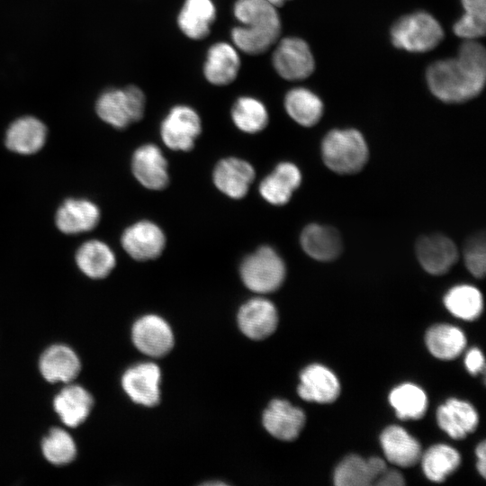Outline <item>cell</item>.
<instances>
[{
	"label": "cell",
	"mask_w": 486,
	"mask_h": 486,
	"mask_svg": "<svg viewBox=\"0 0 486 486\" xmlns=\"http://www.w3.org/2000/svg\"><path fill=\"white\" fill-rule=\"evenodd\" d=\"M485 78L486 51L476 40H465L455 58L436 61L427 71L430 91L446 103H462L477 96Z\"/></svg>",
	"instance_id": "1"
},
{
	"label": "cell",
	"mask_w": 486,
	"mask_h": 486,
	"mask_svg": "<svg viewBox=\"0 0 486 486\" xmlns=\"http://www.w3.org/2000/svg\"><path fill=\"white\" fill-rule=\"evenodd\" d=\"M234 15L241 25L232 29L231 39L244 53L260 55L276 43L281 20L276 7L266 0H237Z\"/></svg>",
	"instance_id": "2"
},
{
	"label": "cell",
	"mask_w": 486,
	"mask_h": 486,
	"mask_svg": "<svg viewBox=\"0 0 486 486\" xmlns=\"http://www.w3.org/2000/svg\"><path fill=\"white\" fill-rule=\"evenodd\" d=\"M321 152L326 166L339 174L356 173L368 158L364 138L352 129L329 131L323 139Z\"/></svg>",
	"instance_id": "3"
},
{
	"label": "cell",
	"mask_w": 486,
	"mask_h": 486,
	"mask_svg": "<svg viewBox=\"0 0 486 486\" xmlns=\"http://www.w3.org/2000/svg\"><path fill=\"white\" fill-rule=\"evenodd\" d=\"M393 45L410 52H426L436 48L444 37L440 23L426 12L400 18L392 26Z\"/></svg>",
	"instance_id": "4"
},
{
	"label": "cell",
	"mask_w": 486,
	"mask_h": 486,
	"mask_svg": "<svg viewBox=\"0 0 486 486\" xmlns=\"http://www.w3.org/2000/svg\"><path fill=\"white\" fill-rule=\"evenodd\" d=\"M145 106L144 93L130 85L122 89L104 91L96 102V112L106 123L123 129L142 119Z\"/></svg>",
	"instance_id": "5"
},
{
	"label": "cell",
	"mask_w": 486,
	"mask_h": 486,
	"mask_svg": "<svg viewBox=\"0 0 486 486\" xmlns=\"http://www.w3.org/2000/svg\"><path fill=\"white\" fill-rule=\"evenodd\" d=\"M244 284L253 292H271L278 289L285 277V266L272 248L263 246L248 256L240 266Z\"/></svg>",
	"instance_id": "6"
},
{
	"label": "cell",
	"mask_w": 486,
	"mask_h": 486,
	"mask_svg": "<svg viewBox=\"0 0 486 486\" xmlns=\"http://www.w3.org/2000/svg\"><path fill=\"white\" fill-rule=\"evenodd\" d=\"M274 68L286 80H302L310 76L315 61L306 41L297 37L281 40L272 55Z\"/></svg>",
	"instance_id": "7"
},
{
	"label": "cell",
	"mask_w": 486,
	"mask_h": 486,
	"mask_svg": "<svg viewBox=\"0 0 486 486\" xmlns=\"http://www.w3.org/2000/svg\"><path fill=\"white\" fill-rule=\"evenodd\" d=\"M201 130L200 116L187 105L174 106L160 126V135L165 145L176 151L191 150Z\"/></svg>",
	"instance_id": "8"
},
{
	"label": "cell",
	"mask_w": 486,
	"mask_h": 486,
	"mask_svg": "<svg viewBox=\"0 0 486 486\" xmlns=\"http://www.w3.org/2000/svg\"><path fill=\"white\" fill-rule=\"evenodd\" d=\"M121 240L123 249L140 261L158 257L166 245L163 230L149 220H140L128 227Z\"/></svg>",
	"instance_id": "9"
},
{
	"label": "cell",
	"mask_w": 486,
	"mask_h": 486,
	"mask_svg": "<svg viewBox=\"0 0 486 486\" xmlns=\"http://www.w3.org/2000/svg\"><path fill=\"white\" fill-rule=\"evenodd\" d=\"M132 339L142 353L154 356L166 355L174 345V336L169 325L157 315L139 319L132 328Z\"/></svg>",
	"instance_id": "10"
},
{
	"label": "cell",
	"mask_w": 486,
	"mask_h": 486,
	"mask_svg": "<svg viewBox=\"0 0 486 486\" xmlns=\"http://www.w3.org/2000/svg\"><path fill=\"white\" fill-rule=\"evenodd\" d=\"M131 169L139 183L148 189L161 190L169 182L166 159L154 144H145L135 150Z\"/></svg>",
	"instance_id": "11"
},
{
	"label": "cell",
	"mask_w": 486,
	"mask_h": 486,
	"mask_svg": "<svg viewBox=\"0 0 486 486\" xmlns=\"http://www.w3.org/2000/svg\"><path fill=\"white\" fill-rule=\"evenodd\" d=\"M160 369L153 363H143L128 369L122 379V387L136 403L155 406L159 401Z\"/></svg>",
	"instance_id": "12"
},
{
	"label": "cell",
	"mask_w": 486,
	"mask_h": 486,
	"mask_svg": "<svg viewBox=\"0 0 486 486\" xmlns=\"http://www.w3.org/2000/svg\"><path fill=\"white\" fill-rule=\"evenodd\" d=\"M213 182L219 191L233 199L243 198L255 178L254 167L238 158H226L213 170Z\"/></svg>",
	"instance_id": "13"
},
{
	"label": "cell",
	"mask_w": 486,
	"mask_h": 486,
	"mask_svg": "<svg viewBox=\"0 0 486 486\" xmlns=\"http://www.w3.org/2000/svg\"><path fill=\"white\" fill-rule=\"evenodd\" d=\"M238 323L247 337L263 339L275 330L278 323L277 310L270 301L254 298L240 307Z\"/></svg>",
	"instance_id": "14"
},
{
	"label": "cell",
	"mask_w": 486,
	"mask_h": 486,
	"mask_svg": "<svg viewBox=\"0 0 486 486\" xmlns=\"http://www.w3.org/2000/svg\"><path fill=\"white\" fill-rule=\"evenodd\" d=\"M339 393V382L328 367L313 364L302 371L298 394L304 400L330 403L337 400Z\"/></svg>",
	"instance_id": "15"
},
{
	"label": "cell",
	"mask_w": 486,
	"mask_h": 486,
	"mask_svg": "<svg viewBox=\"0 0 486 486\" xmlns=\"http://www.w3.org/2000/svg\"><path fill=\"white\" fill-rule=\"evenodd\" d=\"M304 423V412L281 399L272 400L263 415L266 429L273 436L284 441L295 439Z\"/></svg>",
	"instance_id": "16"
},
{
	"label": "cell",
	"mask_w": 486,
	"mask_h": 486,
	"mask_svg": "<svg viewBox=\"0 0 486 486\" xmlns=\"http://www.w3.org/2000/svg\"><path fill=\"white\" fill-rule=\"evenodd\" d=\"M416 254L422 267L431 274H443L454 265L458 252L454 242L442 235L421 238Z\"/></svg>",
	"instance_id": "17"
},
{
	"label": "cell",
	"mask_w": 486,
	"mask_h": 486,
	"mask_svg": "<svg viewBox=\"0 0 486 486\" xmlns=\"http://www.w3.org/2000/svg\"><path fill=\"white\" fill-rule=\"evenodd\" d=\"M386 469L385 462L379 457L364 459L350 454L336 467L333 480L337 486H368L374 484Z\"/></svg>",
	"instance_id": "18"
},
{
	"label": "cell",
	"mask_w": 486,
	"mask_h": 486,
	"mask_svg": "<svg viewBox=\"0 0 486 486\" xmlns=\"http://www.w3.org/2000/svg\"><path fill=\"white\" fill-rule=\"evenodd\" d=\"M240 69V58L237 50L227 42H217L210 47L203 66L207 81L222 86L232 83Z\"/></svg>",
	"instance_id": "19"
},
{
	"label": "cell",
	"mask_w": 486,
	"mask_h": 486,
	"mask_svg": "<svg viewBox=\"0 0 486 486\" xmlns=\"http://www.w3.org/2000/svg\"><path fill=\"white\" fill-rule=\"evenodd\" d=\"M438 426L454 439H463L477 428L479 417L468 402L449 399L436 412Z\"/></svg>",
	"instance_id": "20"
},
{
	"label": "cell",
	"mask_w": 486,
	"mask_h": 486,
	"mask_svg": "<svg viewBox=\"0 0 486 486\" xmlns=\"http://www.w3.org/2000/svg\"><path fill=\"white\" fill-rule=\"evenodd\" d=\"M380 442L388 461L398 466H413L421 458L419 443L400 426L386 428L380 436Z\"/></svg>",
	"instance_id": "21"
},
{
	"label": "cell",
	"mask_w": 486,
	"mask_h": 486,
	"mask_svg": "<svg viewBox=\"0 0 486 486\" xmlns=\"http://www.w3.org/2000/svg\"><path fill=\"white\" fill-rule=\"evenodd\" d=\"M100 219V211L85 199H68L58 208L56 224L66 234H77L93 230Z\"/></svg>",
	"instance_id": "22"
},
{
	"label": "cell",
	"mask_w": 486,
	"mask_h": 486,
	"mask_svg": "<svg viewBox=\"0 0 486 486\" xmlns=\"http://www.w3.org/2000/svg\"><path fill=\"white\" fill-rule=\"evenodd\" d=\"M302 181L299 168L292 163H279L272 174L266 176L259 184L261 196L274 205H284L289 202L292 192Z\"/></svg>",
	"instance_id": "23"
},
{
	"label": "cell",
	"mask_w": 486,
	"mask_h": 486,
	"mask_svg": "<svg viewBox=\"0 0 486 486\" xmlns=\"http://www.w3.org/2000/svg\"><path fill=\"white\" fill-rule=\"evenodd\" d=\"M46 126L37 118L25 116L14 121L6 131L5 145L16 153L33 154L44 145Z\"/></svg>",
	"instance_id": "24"
},
{
	"label": "cell",
	"mask_w": 486,
	"mask_h": 486,
	"mask_svg": "<svg viewBox=\"0 0 486 486\" xmlns=\"http://www.w3.org/2000/svg\"><path fill=\"white\" fill-rule=\"evenodd\" d=\"M216 19L212 0H185L177 16L181 32L192 40H202Z\"/></svg>",
	"instance_id": "25"
},
{
	"label": "cell",
	"mask_w": 486,
	"mask_h": 486,
	"mask_svg": "<svg viewBox=\"0 0 486 486\" xmlns=\"http://www.w3.org/2000/svg\"><path fill=\"white\" fill-rule=\"evenodd\" d=\"M303 250L320 261L335 259L341 252L342 241L339 233L332 227L310 224L301 235Z\"/></svg>",
	"instance_id": "26"
},
{
	"label": "cell",
	"mask_w": 486,
	"mask_h": 486,
	"mask_svg": "<svg viewBox=\"0 0 486 486\" xmlns=\"http://www.w3.org/2000/svg\"><path fill=\"white\" fill-rule=\"evenodd\" d=\"M80 270L91 278H104L113 269L116 259L112 250L100 240L85 242L76 251Z\"/></svg>",
	"instance_id": "27"
},
{
	"label": "cell",
	"mask_w": 486,
	"mask_h": 486,
	"mask_svg": "<svg viewBox=\"0 0 486 486\" xmlns=\"http://www.w3.org/2000/svg\"><path fill=\"white\" fill-rule=\"evenodd\" d=\"M42 375L49 382H69L80 370L76 355L64 346H53L42 355L40 361Z\"/></svg>",
	"instance_id": "28"
},
{
	"label": "cell",
	"mask_w": 486,
	"mask_h": 486,
	"mask_svg": "<svg viewBox=\"0 0 486 486\" xmlns=\"http://www.w3.org/2000/svg\"><path fill=\"white\" fill-rule=\"evenodd\" d=\"M284 107L293 121L305 127L315 125L323 113L321 100L304 87L291 89L285 95Z\"/></svg>",
	"instance_id": "29"
},
{
	"label": "cell",
	"mask_w": 486,
	"mask_h": 486,
	"mask_svg": "<svg viewBox=\"0 0 486 486\" xmlns=\"http://www.w3.org/2000/svg\"><path fill=\"white\" fill-rule=\"evenodd\" d=\"M426 345L436 358L451 360L458 356L465 347L464 332L452 325L437 324L431 327L426 334Z\"/></svg>",
	"instance_id": "30"
},
{
	"label": "cell",
	"mask_w": 486,
	"mask_h": 486,
	"mask_svg": "<svg viewBox=\"0 0 486 486\" xmlns=\"http://www.w3.org/2000/svg\"><path fill=\"white\" fill-rule=\"evenodd\" d=\"M93 404L91 395L80 386L65 388L54 400V408L63 422L76 427L88 416Z\"/></svg>",
	"instance_id": "31"
},
{
	"label": "cell",
	"mask_w": 486,
	"mask_h": 486,
	"mask_svg": "<svg viewBox=\"0 0 486 486\" xmlns=\"http://www.w3.org/2000/svg\"><path fill=\"white\" fill-rule=\"evenodd\" d=\"M389 401L401 419H418L424 416L428 407L425 392L413 383L395 387L390 392Z\"/></svg>",
	"instance_id": "32"
},
{
	"label": "cell",
	"mask_w": 486,
	"mask_h": 486,
	"mask_svg": "<svg viewBox=\"0 0 486 486\" xmlns=\"http://www.w3.org/2000/svg\"><path fill=\"white\" fill-rule=\"evenodd\" d=\"M461 456L450 446L437 444L427 450L422 456V469L427 478L442 482L459 466Z\"/></svg>",
	"instance_id": "33"
},
{
	"label": "cell",
	"mask_w": 486,
	"mask_h": 486,
	"mask_svg": "<svg viewBox=\"0 0 486 486\" xmlns=\"http://www.w3.org/2000/svg\"><path fill=\"white\" fill-rule=\"evenodd\" d=\"M444 303L454 316L464 320H476L483 308L481 292L468 284L456 285L449 290Z\"/></svg>",
	"instance_id": "34"
},
{
	"label": "cell",
	"mask_w": 486,
	"mask_h": 486,
	"mask_svg": "<svg viewBox=\"0 0 486 486\" xmlns=\"http://www.w3.org/2000/svg\"><path fill=\"white\" fill-rule=\"evenodd\" d=\"M231 118L236 127L246 133L263 130L269 120L265 104L251 96L237 99L231 109Z\"/></svg>",
	"instance_id": "35"
},
{
	"label": "cell",
	"mask_w": 486,
	"mask_h": 486,
	"mask_svg": "<svg viewBox=\"0 0 486 486\" xmlns=\"http://www.w3.org/2000/svg\"><path fill=\"white\" fill-rule=\"evenodd\" d=\"M464 14L454 25V32L464 40H477L485 34L486 0H461Z\"/></svg>",
	"instance_id": "36"
},
{
	"label": "cell",
	"mask_w": 486,
	"mask_h": 486,
	"mask_svg": "<svg viewBox=\"0 0 486 486\" xmlns=\"http://www.w3.org/2000/svg\"><path fill=\"white\" fill-rule=\"evenodd\" d=\"M44 456L55 464L71 462L76 455V446L71 436L64 430L54 428L42 442Z\"/></svg>",
	"instance_id": "37"
},
{
	"label": "cell",
	"mask_w": 486,
	"mask_h": 486,
	"mask_svg": "<svg viewBox=\"0 0 486 486\" xmlns=\"http://www.w3.org/2000/svg\"><path fill=\"white\" fill-rule=\"evenodd\" d=\"M464 262L467 269L476 277H482L486 269L485 239L483 235L472 238L464 248Z\"/></svg>",
	"instance_id": "38"
},
{
	"label": "cell",
	"mask_w": 486,
	"mask_h": 486,
	"mask_svg": "<svg viewBox=\"0 0 486 486\" xmlns=\"http://www.w3.org/2000/svg\"><path fill=\"white\" fill-rule=\"evenodd\" d=\"M468 372L472 374H477L484 369V357L478 348H472L468 351L464 360Z\"/></svg>",
	"instance_id": "39"
},
{
	"label": "cell",
	"mask_w": 486,
	"mask_h": 486,
	"mask_svg": "<svg viewBox=\"0 0 486 486\" xmlns=\"http://www.w3.org/2000/svg\"><path fill=\"white\" fill-rule=\"evenodd\" d=\"M404 483V479L400 472L387 469L374 482V484L379 486H401Z\"/></svg>",
	"instance_id": "40"
},
{
	"label": "cell",
	"mask_w": 486,
	"mask_h": 486,
	"mask_svg": "<svg viewBox=\"0 0 486 486\" xmlns=\"http://www.w3.org/2000/svg\"><path fill=\"white\" fill-rule=\"evenodd\" d=\"M477 469L480 474L484 478L486 475V444L481 442L476 447Z\"/></svg>",
	"instance_id": "41"
},
{
	"label": "cell",
	"mask_w": 486,
	"mask_h": 486,
	"mask_svg": "<svg viewBox=\"0 0 486 486\" xmlns=\"http://www.w3.org/2000/svg\"><path fill=\"white\" fill-rule=\"evenodd\" d=\"M266 1L272 4L276 8H278L280 6H283L286 2L290 0H266Z\"/></svg>",
	"instance_id": "42"
}]
</instances>
